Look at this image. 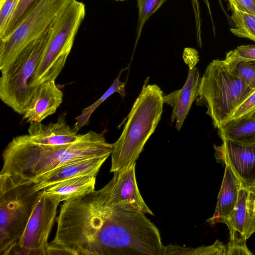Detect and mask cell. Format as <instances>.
Listing matches in <instances>:
<instances>
[{
	"mask_svg": "<svg viewBox=\"0 0 255 255\" xmlns=\"http://www.w3.org/2000/svg\"><path fill=\"white\" fill-rule=\"evenodd\" d=\"M113 144L103 132L90 130L72 143L50 145L31 140L29 135L14 137L2 154L0 177L15 183L33 182L37 177L69 163L99 157H109Z\"/></svg>",
	"mask_w": 255,
	"mask_h": 255,
	"instance_id": "obj_1",
	"label": "cell"
},
{
	"mask_svg": "<svg viewBox=\"0 0 255 255\" xmlns=\"http://www.w3.org/2000/svg\"><path fill=\"white\" fill-rule=\"evenodd\" d=\"M148 77L133 103L119 139L113 143L111 172L127 170L135 165L143 147L161 118L163 94L156 84H148Z\"/></svg>",
	"mask_w": 255,
	"mask_h": 255,
	"instance_id": "obj_2",
	"label": "cell"
},
{
	"mask_svg": "<svg viewBox=\"0 0 255 255\" xmlns=\"http://www.w3.org/2000/svg\"><path fill=\"white\" fill-rule=\"evenodd\" d=\"M255 91L230 69L224 60L216 59L200 78L196 104L206 108V114L217 129Z\"/></svg>",
	"mask_w": 255,
	"mask_h": 255,
	"instance_id": "obj_3",
	"label": "cell"
},
{
	"mask_svg": "<svg viewBox=\"0 0 255 255\" xmlns=\"http://www.w3.org/2000/svg\"><path fill=\"white\" fill-rule=\"evenodd\" d=\"M86 13L85 4L72 0L49 29V38L33 78L32 87L55 80L63 68Z\"/></svg>",
	"mask_w": 255,
	"mask_h": 255,
	"instance_id": "obj_4",
	"label": "cell"
},
{
	"mask_svg": "<svg viewBox=\"0 0 255 255\" xmlns=\"http://www.w3.org/2000/svg\"><path fill=\"white\" fill-rule=\"evenodd\" d=\"M34 184L0 177V255H10L25 230L40 192Z\"/></svg>",
	"mask_w": 255,
	"mask_h": 255,
	"instance_id": "obj_5",
	"label": "cell"
},
{
	"mask_svg": "<svg viewBox=\"0 0 255 255\" xmlns=\"http://www.w3.org/2000/svg\"><path fill=\"white\" fill-rule=\"evenodd\" d=\"M49 38V30L1 71L0 98L20 115L25 113L36 91L32 83Z\"/></svg>",
	"mask_w": 255,
	"mask_h": 255,
	"instance_id": "obj_6",
	"label": "cell"
},
{
	"mask_svg": "<svg viewBox=\"0 0 255 255\" xmlns=\"http://www.w3.org/2000/svg\"><path fill=\"white\" fill-rule=\"evenodd\" d=\"M72 0H38L8 36L0 40V71L24 49L47 32Z\"/></svg>",
	"mask_w": 255,
	"mask_h": 255,
	"instance_id": "obj_7",
	"label": "cell"
},
{
	"mask_svg": "<svg viewBox=\"0 0 255 255\" xmlns=\"http://www.w3.org/2000/svg\"><path fill=\"white\" fill-rule=\"evenodd\" d=\"M59 197L40 191L25 230L10 255H46L48 239L56 219Z\"/></svg>",
	"mask_w": 255,
	"mask_h": 255,
	"instance_id": "obj_8",
	"label": "cell"
},
{
	"mask_svg": "<svg viewBox=\"0 0 255 255\" xmlns=\"http://www.w3.org/2000/svg\"><path fill=\"white\" fill-rule=\"evenodd\" d=\"M214 148L217 162L228 164L243 186H255V143L225 139Z\"/></svg>",
	"mask_w": 255,
	"mask_h": 255,
	"instance_id": "obj_9",
	"label": "cell"
},
{
	"mask_svg": "<svg viewBox=\"0 0 255 255\" xmlns=\"http://www.w3.org/2000/svg\"><path fill=\"white\" fill-rule=\"evenodd\" d=\"M135 167V165L127 170L114 173L112 180L101 189L103 195L113 207L138 210L154 215L140 193Z\"/></svg>",
	"mask_w": 255,
	"mask_h": 255,
	"instance_id": "obj_10",
	"label": "cell"
},
{
	"mask_svg": "<svg viewBox=\"0 0 255 255\" xmlns=\"http://www.w3.org/2000/svg\"><path fill=\"white\" fill-rule=\"evenodd\" d=\"M230 232V243L246 245L255 233V186L240 189L238 201L233 213L226 223Z\"/></svg>",
	"mask_w": 255,
	"mask_h": 255,
	"instance_id": "obj_11",
	"label": "cell"
},
{
	"mask_svg": "<svg viewBox=\"0 0 255 255\" xmlns=\"http://www.w3.org/2000/svg\"><path fill=\"white\" fill-rule=\"evenodd\" d=\"M197 67H189L187 79L179 90L163 96V102L172 108L170 121L176 120L175 128L179 131L190 111L192 103L198 96L200 80Z\"/></svg>",
	"mask_w": 255,
	"mask_h": 255,
	"instance_id": "obj_12",
	"label": "cell"
},
{
	"mask_svg": "<svg viewBox=\"0 0 255 255\" xmlns=\"http://www.w3.org/2000/svg\"><path fill=\"white\" fill-rule=\"evenodd\" d=\"M63 93L55 80L41 83L37 87L22 119L26 122H41L54 114L62 102Z\"/></svg>",
	"mask_w": 255,
	"mask_h": 255,
	"instance_id": "obj_13",
	"label": "cell"
},
{
	"mask_svg": "<svg viewBox=\"0 0 255 255\" xmlns=\"http://www.w3.org/2000/svg\"><path fill=\"white\" fill-rule=\"evenodd\" d=\"M108 158L99 157L79 161L57 168L36 177L33 181L36 191H41L63 181L83 175H97Z\"/></svg>",
	"mask_w": 255,
	"mask_h": 255,
	"instance_id": "obj_14",
	"label": "cell"
},
{
	"mask_svg": "<svg viewBox=\"0 0 255 255\" xmlns=\"http://www.w3.org/2000/svg\"><path fill=\"white\" fill-rule=\"evenodd\" d=\"M28 135L32 141L45 145H59L76 141L80 134L67 125L65 115L59 116L56 122L43 124L32 122L28 128Z\"/></svg>",
	"mask_w": 255,
	"mask_h": 255,
	"instance_id": "obj_15",
	"label": "cell"
},
{
	"mask_svg": "<svg viewBox=\"0 0 255 255\" xmlns=\"http://www.w3.org/2000/svg\"><path fill=\"white\" fill-rule=\"evenodd\" d=\"M225 165L224 177L215 212L213 216L207 220L211 226L219 223L226 224L236 205L242 186L240 181L230 167L227 164Z\"/></svg>",
	"mask_w": 255,
	"mask_h": 255,
	"instance_id": "obj_16",
	"label": "cell"
},
{
	"mask_svg": "<svg viewBox=\"0 0 255 255\" xmlns=\"http://www.w3.org/2000/svg\"><path fill=\"white\" fill-rule=\"evenodd\" d=\"M217 129L222 140L255 143V108L238 118L225 122Z\"/></svg>",
	"mask_w": 255,
	"mask_h": 255,
	"instance_id": "obj_17",
	"label": "cell"
},
{
	"mask_svg": "<svg viewBox=\"0 0 255 255\" xmlns=\"http://www.w3.org/2000/svg\"><path fill=\"white\" fill-rule=\"evenodd\" d=\"M96 175H83L67 179L46 189L49 194L59 197L61 202L81 196L95 190Z\"/></svg>",
	"mask_w": 255,
	"mask_h": 255,
	"instance_id": "obj_18",
	"label": "cell"
},
{
	"mask_svg": "<svg viewBox=\"0 0 255 255\" xmlns=\"http://www.w3.org/2000/svg\"><path fill=\"white\" fill-rule=\"evenodd\" d=\"M123 71L124 69L121 70L118 76L114 80L112 85L101 98L91 106L83 109L81 114L75 118L76 122L73 128L76 131L78 132L81 128L89 124L90 117L93 112L113 94L118 92L122 98L125 97L126 83L120 80V76Z\"/></svg>",
	"mask_w": 255,
	"mask_h": 255,
	"instance_id": "obj_19",
	"label": "cell"
},
{
	"mask_svg": "<svg viewBox=\"0 0 255 255\" xmlns=\"http://www.w3.org/2000/svg\"><path fill=\"white\" fill-rule=\"evenodd\" d=\"M231 10V18L235 24V27L230 29L231 32L237 36L249 38L255 42V15L237 7Z\"/></svg>",
	"mask_w": 255,
	"mask_h": 255,
	"instance_id": "obj_20",
	"label": "cell"
},
{
	"mask_svg": "<svg viewBox=\"0 0 255 255\" xmlns=\"http://www.w3.org/2000/svg\"><path fill=\"white\" fill-rule=\"evenodd\" d=\"M227 247L217 240L212 245L193 249L170 245L165 247V255H226Z\"/></svg>",
	"mask_w": 255,
	"mask_h": 255,
	"instance_id": "obj_21",
	"label": "cell"
},
{
	"mask_svg": "<svg viewBox=\"0 0 255 255\" xmlns=\"http://www.w3.org/2000/svg\"><path fill=\"white\" fill-rule=\"evenodd\" d=\"M225 61L233 73L255 90V60Z\"/></svg>",
	"mask_w": 255,
	"mask_h": 255,
	"instance_id": "obj_22",
	"label": "cell"
},
{
	"mask_svg": "<svg viewBox=\"0 0 255 255\" xmlns=\"http://www.w3.org/2000/svg\"><path fill=\"white\" fill-rule=\"evenodd\" d=\"M166 1V0H136L138 16L136 27V43L140 37L143 27L146 21Z\"/></svg>",
	"mask_w": 255,
	"mask_h": 255,
	"instance_id": "obj_23",
	"label": "cell"
},
{
	"mask_svg": "<svg viewBox=\"0 0 255 255\" xmlns=\"http://www.w3.org/2000/svg\"><path fill=\"white\" fill-rule=\"evenodd\" d=\"M38 0H20L1 37L5 39L19 24L28 11Z\"/></svg>",
	"mask_w": 255,
	"mask_h": 255,
	"instance_id": "obj_24",
	"label": "cell"
},
{
	"mask_svg": "<svg viewBox=\"0 0 255 255\" xmlns=\"http://www.w3.org/2000/svg\"><path fill=\"white\" fill-rule=\"evenodd\" d=\"M20 0H0V38L1 37Z\"/></svg>",
	"mask_w": 255,
	"mask_h": 255,
	"instance_id": "obj_25",
	"label": "cell"
},
{
	"mask_svg": "<svg viewBox=\"0 0 255 255\" xmlns=\"http://www.w3.org/2000/svg\"><path fill=\"white\" fill-rule=\"evenodd\" d=\"M226 61L255 60V45H241L226 53Z\"/></svg>",
	"mask_w": 255,
	"mask_h": 255,
	"instance_id": "obj_26",
	"label": "cell"
},
{
	"mask_svg": "<svg viewBox=\"0 0 255 255\" xmlns=\"http://www.w3.org/2000/svg\"><path fill=\"white\" fill-rule=\"evenodd\" d=\"M255 108V91L250 95L234 110L230 119L238 118Z\"/></svg>",
	"mask_w": 255,
	"mask_h": 255,
	"instance_id": "obj_27",
	"label": "cell"
},
{
	"mask_svg": "<svg viewBox=\"0 0 255 255\" xmlns=\"http://www.w3.org/2000/svg\"><path fill=\"white\" fill-rule=\"evenodd\" d=\"M226 255H251L253 254L248 249L247 245H240L229 242L226 245Z\"/></svg>",
	"mask_w": 255,
	"mask_h": 255,
	"instance_id": "obj_28",
	"label": "cell"
},
{
	"mask_svg": "<svg viewBox=\"0 0 255 255\" xmlns=\"http://www.w3.org/2000/svg\"><path fill=\"white\" fill-rule=\"evenodd\" d=\"M183 58L190 68L196 66L199 60L198 52L194 49L189 48H185Z\"/></svg>",
	"mask_w": 255,
	"mask_h": 255,
	"instance_id": "obj_29",
	"label": "cell"
},
{
	"mask_svg": "<svg viewBox=\"0 0 255 255\" xmlns=\"http://www.w3.org/2000/svg\"><path fill=\"white\" fill-rule=\"evenodd\" d=\"M236 3L237 5L234 7L255 15V5L252 0H236Z\"/></svg>",
	"mask_w": 255,
	"mask_h": 255,
	"instance_id": "obj_30",
	"label": "cell"
},
{
	"mask_svg": "<svg viewBox=\"0 0 255 255\" xmlns=\"http://www.w3.org/2000/svg\"><path fill=\"white\" fill-rule=\"evenodd\" d=\"M229 1V6L231 9L237 5L236 0H228Z\"/></svg>",
	"mask_w": 255,
	"mask_h": 255,
	"instance_id": "obj_31",
	"label": "cell"
},
{
	"mask_svg": "<svg viewBox=\"0 0 255 255\" xmlns=\"http://www.w3.org/2000/svg\"><path fill=\"white\" fill-rule=\"evenodd\" d=\"M203 0L205 3V4H206V5L208 10H209L210 14V15H211L209 0Z\"/></svg>",
	"mask_w": 255,
	"mask_h": 255,
	"instance_id": "obj_32",
	"label": "cell"
},
{
	"mask_svg": "<svg viewBox=\"0 0 255 255\" xmlns=\"http://www.w3.org/2000/svg\"><path fill=\"white\" fill-rule=\"evenodd\" d=\"M252 1L253 2L254 4L255 5V0H252Z\"/></svg>",
	"mask_w": 255,
	"mask_h": 255,
	"instance_id": "obj_33",
	"label": "cell"
},
{
	"mask_svg": "<svg viewBox=\"0 0 255 255\" xmlns=\"http://www.w3.org/2000/svg\"><path fill=\"white\" fill-rule=\"evenodd\" d=\"M116 1H124V0H115Z\"/></svg>",
	"mask_w": 255,
	"mask_h": 255,
	"instance_id": "obj_34",
	"label": "cell"
}]
</instances>
